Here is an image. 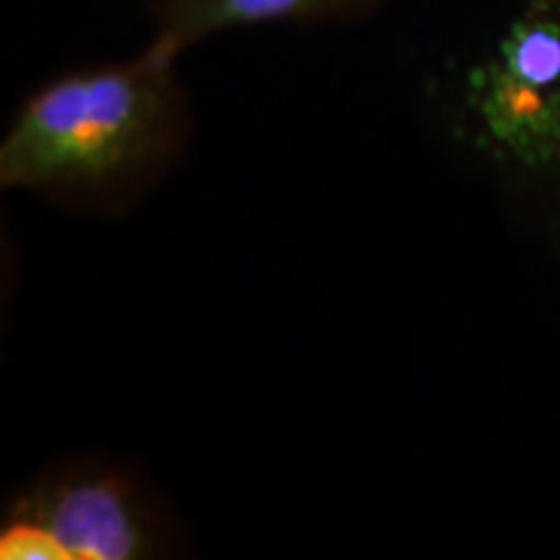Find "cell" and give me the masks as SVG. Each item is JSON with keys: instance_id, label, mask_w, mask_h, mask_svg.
Listing matches in <instances>:
<instances>
[{"instance_id": "5", "label": "cell", "mask_w": 560, "mask_h": 560, "mask_svg": "<svg viewBox=\"0 0 560 560\" xmlns=\"http://www.w3.org/2000/svg\"><path fill=\"white\" fill-rule=\"evenodd\" d=\"M495 62L535 86L560 89V19L545 11L529 13L511 26Z\"/></svg>"}, {"instance_id": "2", "label": "cell", "mask_w": 560, "mask_h": 560, "mask_svg": "<svg viewBox=\"0 0 560 560\" xmlns=\"http://www.w3.org/2000/svg\"><path fill=\"white\" fill-rule=\"evenodd\" d=\"M153 550L136 493L109 472H79L30 490L0 532L5 560H128Z\"/></svg>"}, {"instance_id": "1", "label": "cell", "mask_w": 560, "mask_h": 560, "mask_svg": "<svg viewBox=\"0 0 560 560\" xmlns=\"http://www.w3.org/2000/svg\"><path fill=\"white\" fill-rule=\"evenodd\" d=\"M174 60L145 50L120 66L58 75L19 109L0 145L3 187L100 190L151 166L177 140Z\"/></svg>"}, {"instance_id": "3", "label": "cell", "mask_w": 560, "mask_h": 560, "mask_svg": "<svg viewBox=\"0 0 560 560\" xmlns=\"http://www.w3.org/2000/svg\"><path fill=\"white\" fill-rule=\"evenodd\" d=\"M382 0H159L151 52L174 60L213 34L272 21H338L374 11Z\"/></svg>"}, {"instance_id": "4", "label": "cell", "mask_w": 560, "mask_h": 560, "mask_svg": "<svg viewBox=\"0 0 560 560\" xmlns=\"http://www.w3.org/2000/svg\"><path fill=\"white\" fill-rule=\"evenodd\" d=\"M472 100L490 138L524 164L560 161V89L535 86L493 62L475 73Z\"/></svg>"}]
</instances>
